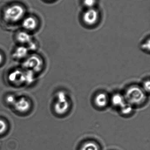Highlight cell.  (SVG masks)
<instances>
[{
	"label": "cell",
	"mask_w": 150,
	"mask_h": 150,
	"mask_svg": "<svg viewBox=\"0 0 150 150\" xmlns=\"http://www.w3.org/2000/svg\"><path fill=\"white\" fill-rule=\"evenodd\" d=\"M146 97L145 91L136 86L129 88L124 96L127 103L132 106L142 104L146 100Z\"/></svg>",
	"instance_id": "1"
},
{
	"label": "cell",
	"mask_w": 150,
	"mask_h": 150,
	"mask_svg": "<svg viewBox=\"0 0 150 150\" xmlns=\"http://www.w3.org/2000/svg\"><path fill=\"white\" fill-rule=\"evenodd\" d=\"M25 13L23 6L18 4H13L6 8L4 13V17L8 22L16 23L23 17Z\"/></svg>",
	"instance_id": "2"
},
{
	"label": "cell",
	"mask_w": 150,
	"mask_h": 150,
	"mask_svg": "<svg viewBox=\"0 0 150 150\" xmlns=\"http://www.w3.org/2000/svg\"><path fill=\"white\" fill-rule=\"evenodd\" d=\"M57 101L54 106V109L57 114H63L67 112L69 107L68 99L65 93L60 92L56 95Z\"/></svg>",
	"instance_id": "3"
},
{
	"label": "cell",
	"mask_w": 150,
	"mask_h": 150,
	"mask_svg": "<svg viewBox=\"0 0 150 150\" xmlns=\"http://www.w3.org/2000/svg\"><path fill=\"white\" fill-rule=\"evenodd\" d=\"M43 66L42 60L39 57L35 55L30 56L24 62L23 67L26 69L33 72H39L41 70Z\"/></svg>",
	"instance_id": "4"
},
{
	"label": "cell",
	"mask_w": 150,
	"mask_h": 150,
	"mask_svg": "<svg viewBox=\"0 0 150 150\" xmlns=\"http://www.w3.org/2000/svg\"><path fill=\"white\" fill-rule=\"evenodd\" d=\"M98 18V13L94 8L88 9L84 14V21L85 23L89 25H92L96 23Z\"/></svg>",
	"instance_id": "5"
},
{
	"label": "cell",
	"mask_w": 150,
	"mask_h": 150,
	"mask_svg": "<svg viewBox=\"0 0 150 150\" xmlns=\"http://www.w3.org/2000/svg\"><path fill=\"white\" fill-rule=\"evenodd\" d=\"M13 105L15 109L18 112H25L30 109L31 104L26 98L22 97L16 100Z\"/></svg>",
	"instance_id": "6"
},
{
	"label": "cell",
	"mask_w": 150,
	"mask_h": 150,
	"mask_svg": "<svg viewBox=\"0 0 150 150\" xmlns=\"http://www.w3.org/2000/svg\"><path fill=\"white\" fill-rule=\"evenodd\" d=\"M10 82L15 84H20L24 83V73L20 70H16L9 76Z\"/></svg>",
	"instance_id": "7"
},
{
	"label": "cell",
	"mask_w": 150,
	"mask_h": 150,
	"mask_svg": "<svg viewBox=\"0 0 150 150\" xmlns=\"http://www.w3.org/2000/svg\"><path fill=\"white\" fill-rule=\"evenodd\" d=\"M22 26L27 30H33L38 26V22L33 17H27L23 20Z\"/></svg>",
	"instance_id": "8"
},
{
	"label": "cell",
	"mask_w": 150,
	"mask_h": 150,
	"mask_svg": "<svg viewBox=\"0 0 150 150\" xmlns=\"http://www.w3.org/2000/svg\"><path fill=\"white\" fill-rule=\"evenodd\" d=\"M108 101L107 96L104 93H101L99 94H97L95 98L96 105L100 108L104 107L106 106Z\"/></svg>",
	"instance_id": "9"
},
{
	"label": "cell",
	"mask_w": 150,
	"mask_h": 150,
	"mask_svg": "<svg viewBox=\"0 0 150 150\" xmlns=\"http://www.w3.org/2000/svg\"><path fill=\"white\" fill-rule=\"evenodd\" d=\"M16 38L18 41L22 44H28L32 41L31 36L25 31L19 32L17 34Z\"/></svg>",
	"instance_id": "10"
},
{
	"label": "cell",
	"mask_w": 150,
	"mask_h": 150,
	"mask_svg": "<svg viewBox=\"0 0 150 150\" xmlns=\"http://www.w3.org/2000/svg\"><path fill=\"white\" fill-rule=\"evenodd\" d=\"M28 49L24 46H20L16 48L13 53V57L17 59H22L26 57Z\"/></svg>",
	"instance_id": "11"
},
{
	"label": "cell",
	"mask_w": 150,
	"mask_h": 150,
	"mask_svg": "<svg viewBox=\"0 0 150 150\" xmlns=\"http://www.w3.org/2000/svg\"><path fill=\"white\" fill-rule=\"evenodd\" d=\"M112 101V103L115 106H120L121 107V108L125 103H127L126 102V100L124 98V96L120 95V94L114 95V96L113 97Z\"/></svg>",
	"instance_id": "12"
},
{
	"label": "cell",
	"mask_w": 150,
	"mask_h": 150,
	"mask_svg": "<svg viewBox=\"0 0 150 150\" xmlns=\"http://www.w3.org/2000/svg\"><path fill=\"white\" fill-rule=\"evenodd\" d=\"M80 150H100V148L97 143L90 141L84 144Z\"/></svg>",
	"instance_id": "13"
},
{
	"label": "cell",
	"mask_w": 150,
	"mask_h": 150,
	"mask_svg": "<svg viewBox=\"0 0 150 150\" xmlns=\"http://www.w3.org/2000/svg\"><path fill=\"white\" fill-rule=\"evenodd\" d=\"M33 72L29 70L27 72L24 73V82L28 84L32 83L34 79Z\"/></svg>",
	"instance_id": "14"
},
{
	"label": "cell",
	"mask_w": 150,
	"mask_h": 150,
	"mask_svg": "<svg viewBox=\"0 0 150 150\" xmlns=\"http://www.w3.org/2000/svg\"><path fill=\"white\" fill-rule=\"evenodd\" d=\"M96 3V0H84L85 6L88 9L93 8Z\"/></svg>",
	"instance_id": "15"
},
{
	"label": "cell",
	"mask_w": 150,
	"mask_h": 150,
	"mask_svg": "<svg viewBox=\"0 0 150 150\" xmlns=\"http://www.w3.org/2000/svg\"><path fill=\"white\" fill-rule=\"evenodd\" d=\"M16 100L15 98V97L12 95H9L7 96L6 98V101L9 105H14L16 102Z\"/></svg>",
	"instance_id": "16"
},
{
	"label": "cell",
	"mask_w": 150,
	"mask_h": 150,
	"mask_svg": "<svg viewBox=\"0 0 150 150\" xmlns=\"http://www.w3.org/2000/svg\"><path fill=\"white\" fill-rule=\"evenodd\" d=\"M7 125L4 121L0 120V134H3L6 130Z\"/></svg>",
	"instance_id": "17"
},
{
	"label": "cell",
	"mask_w": 150,
	"mask_h": 150,
	"mask_svg": "<svg viewBox=\"0 0 150 150\" xmlns=\"http://www.w3.org/2000/svg\"><path fill=\"white\" fill-rule=\"evenodd\" d=\"M28 48H27L28 49L34 51L37 48L36 44L34 42H32V41H31L30 43H28Z\"/></svg>",
	"instance_id": "18"
},
{
	"label": "cell",
	"mask_w": 150,
	"mask_h": 150,
	"mask_svg": "<svg viewBox=\"0 0 150 150\" xmlns=\"http://www.w3.org/2000/svg\"><path fill=\"white\" fill-rule=\"evenodd\" d=\"M3 60V57L2 55H1V53H0V64L1 63V62H2Z\"/></svg>",
	"instance_id": "19"
},
{
	"label": "cell",
	"mask_w": 150,
	"mask_h": 150,
	"mask_svg": "<svg viewBox=\"0 0 150 150\" xmlns=\"http://www.w3.org/2000/svg\"></svg>",
	"instance_id": "20"
}]
</instances>
